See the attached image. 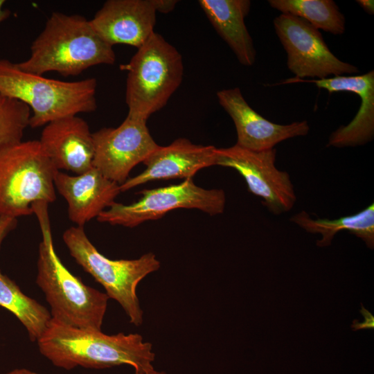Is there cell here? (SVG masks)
Listing matches in <instances>:
<instances>
[{
  "mask_svg": "<svg viewBox=\"0 0 374 374\" xmlns=\"http://www.w3.org/2000/svg\"><path fill=\"white\" fill-rule=\"evenodd\" d=\"M37 342L43 356L55 366L65 370L121 365L131 366L134 371L154 368L152 346L137 333L108 335L101 330L70 326L51 318Z\"/></svg>",
  "mask_w": 374,
  "mask_h": 374,
  "instance_id": "cell-1",
  "label": "cell"
},
{
  "mask_svg": "<svg viewBox=\"0 0 374 374\" xmlns=\"http://www.w3.org/2000/svg\"><path fill=\"white\" fill-rule=\"evenodd\" d=\"M115 61L113 46L96 33L89 20L80 15L54 12L32 42L30 56L16 64L37 75L55 71L69 77Z\"/></svg>",
  "mask_w": 374,
  "mask_h": 374,
  "instance_id": "cell-2",
  "label": "cell"
},
{
  "mask_svg": "<svg viewBox=\"0 0 374 374\" xmlns=\"http://www.w3.org/2000/svg\"><path fill=\"white\" fill-rule=\"evenodd\" d=\"M32 207L42 235L38 249L36 283L49 304L51 318L70 326L101 330L108 296L85 285L60 260L53 245L48 204L37 202Z\"/></svg>",
  "mask_w": 374,
  "mask_h": 374,
  "instance_id": "cell-3",
  "label": "cell"
},
{
  "mask_svg": "<svg viewBox=\"0 0 374 374\" xmlns=\"http://www.w3.org/2000/svg\"><path fill=\"white\" fill-rule=\"evenodd\" d=\"M97 80L89 78L63 81L24 71L16 63L0 58V94L18 100L31 110L33 128L97 108Z\"/></svg>",
  "mask_w": 374,
  "mask_h": 374,
  "instance_id": "cell-4",
  "label": "cell"
},
{
  "mask_svg": "<svg viewBox=\"0 0 374 374\" xmlns=\"http://www.w3.org/2000/svg\"><path fill=\"white\" fill-rule=\"evenodd\" d=\"M127 116L146 121L163 108L182 82L181 55L154 32L125 66Z\"/></svg>",
  "mask_w": 374,
  "mask_h": 374,
  "instance_id": "cell-5",
  "label": "cell"
},
{
  "mask_svg": "<svg viewBox=\"0 0 374 374\" xmlns=\"http://www.w3.org/2000/svg\"><path fill=\"white\" fill-rule=\"evenodd\" d=\"M57 171L39 140L0 151V215L28 216L34 213L33 204L53 203Z\"/></svg>",
  "mask_w": 374,
  "mask_h": 374,
  "instance_id": "cell-6",
  "label": "cell"
},
{
  "mask_svg": "<svg viewBox=\"0 0 374 374\" xmlns=\"http://www.w3.org/2000/svg\"><path fill=\"white\" fill-rule=\"evenodd\" d=\"M62 239L76 262L105 288L109 299L121 305L130 322L140 326L143 312L136 289L145 276L160 268L156 256L149 252L132 260L108 258L98 251L82 226L67 229Z\"/></svg>",
  "mask_w": 374,
  "mask_h": 374,
  "instance_id": "cell-7",
  "label": "cell"
},
{
  "mask_svg": "<svg viewBox=\"0 0 374 374\" xmlns=\"http://www.w3.org/2000/svg\"><path fill=\"white\" fill-rule=\"evenodd\" d=\"M140 199L130 204L114 202L96 218L100 222L134 227L163 217L178 208L198 209L211 215L224 212L226 195L221 189H205L193 179L182 183L154 189H145Z\"/></svg>",
  "mask_w": 374,
  "mask_h": 374,
  "instance_id": "cell-8",
  "label": "cell"
},
{
  "mask_svg": "<svg viewBox=\"0 0 374 374\" xmlns=\"http://www.w3.org/2000/svg\"><path fill=\"white\" fill-rule=\"evenodd\" d=\"M276 33L287 53V66L296 78H327L359 72L329 49L320 31L305 19L283 14L274 20Z\"/></svg>",
  "mask_w": 374,
  "mask_h": 374,
  "instance_id": "cell-9",
  "label": "cell"
},
{
  "mask_svg": "<svg viewBox=\"0 0 374 374\" xmlns=\"http://www.w3.org/2000/svg\"><path fill=\"white\" fill-rule=\"evenodd\" d=\"M276 150L253 151L236 144L216 149L215 165L235 169L244 179L250 193L262 199L273 214L290 211L296 196L289 174L275 166Z\"/></svg>",
  "mask_w": 374,
  "mask_h": 374,
  "instance_id": "cell-10",
  "label": "cell"
},
{
  "mask_svg": "<svg viewBox=\"0 0 374 374\" xmlns=\"http://www.w3.org/2000/svg\"><path fill=\"white\" fill-rule=\"evenodd\" d=\"M146 122L127 116L117 127H103L93 132V167L109 180L123 184L131 170L159 146Z\"/></svg>",
  "mask_w": 374,
  "mask_h": 374,
  "instance_id": "cell-11",
  "label": "cell"
},
{
  "mask_svg": "<svg viewBox=\"0 0 374 374\" xmlns=\"http://www.w3.org/2000/svg\"><path fill=\"white\" fill-rule=\"evenodd\" d=\"M217 97L235 124V144L241 148L253 151L270 150L286 139L309 132L306 121L280 125L263 118L249 105L238 87L219 91Z\"/></svg>",
  "mask_w": 374,
  "mask_h": 374,
  "instance_id": "cell-12",
  "label": "cell"
},
{
  "mask_svg": "<svg viewBox=\"0 0 374 374\" xmlns=\"http://www.w3.org/2000/svg\"><path fill=\"white\" fill-rule=\"evenodd\" d=\"M295 82L314 83L329 93L353 92L359 96L360 107L354 118L341 125L330 136L327 146L346 148L362 145L374 136V71L357 75H338L324 79H298L292 78L280 84Z\"/></svg>",
  "mask_w": 374,
  "mask_h": 374,
  "instance_id": "cell-13",
  "label": "cell"
},
{
  "mask_svg": "<svg viewBox=\"0 0 374 374\" xmlns=\"http://www.w3.org/2000/svg\"><path fill=\"white\" fill-rule=\"evenodd\" d=\"M156 13L152 0H108L89 22L110 46L138 48L154 32Z\"/></svg>",
  "mask_w": 374,
  "mask_h": 374,
  "instance_id": "cell-14",
  "label": "cell"
},
{
  "mask_svg": "<svg viewBox=\"0 0 374 374\" xmlns=\"http://www.w3.org/2000/svg\"><path fill=\"white\" fill-rule=\"evenodd\" d=\"M213 145L193 143L186 138L175 140L167 146H159L143 162L145 169L120 185L125 192L148 181L175 178L193 179L199 170L215 165Z\"/></svg>",
  "mask_w": 374,
  "mask_h": 374,
  "instance_id": "cell-15",
  "label": "cell"
},
{
  "mask_svg": "<svg viewBox=\"0 0 374 374\" xmlns=\"http://www.w3.org/2000/svg\"><path fill=\"white\" fill-rule=\"evenodd\" d=\"M92 134L86 121L71 116L46 124L39 141L57 170L80 175L93 167Z\"/></svg>",
  "mask_w": 374,
  "mask_h": 374,
  "instance_id": "cell-16",
  "label": "cell"
},
{
  "mask_svg": "<svg viewBox=\"0 0 374 374\" xmlns=\"http://www.w3.org/2000/svg\"><path fill=\"white\" fill-rule=\"evenodd\" d=\"M54 184L67 203L70 221L82 227L108 208L121 193L119 184L94 167L75 175L57 170Z\"/></svg>",
  "mask_w": 374,
  "mask_h": 374,
  "instance_id": "cell-17",
  "label": "cell"
},
{
  "mask_svg": "<svg viewBox=\"0 0 374 374\" xmlns=\"http://www.w3.org/2000/svg\"><path fill=\"white\" fill-rule=\"evenodd\" d=\"M209 21L235 53L240 63L251 66L256 51L244 23L251 1L249 0H199Z\"/></svg>",
  "mask_w": 374,
  "mask_h": 374,
  "instance_id": "cell-18",
  "label": "cell"
},
{
  "mask_svg": "<svg viewBox=\"0 0 374 374\" xmlns=\"http://www.w3.org/2000/svg\"><path fill=\"white\" fill-rule=\"evenodd\" d=\"M307 232L321 234L322 238L317 240L319 247H326L331 244L335 234L346 230L361 238L371 249L374 247V205H369L362 211L338 219H312L305 211H302L290 218Z\"/></svg>",
  "mask_w": 374,
  "mask_h": 374,
  "instance_id": "cell-19",
  "label": "cell"
},
{
  "mask_svg": "<svg viewBox=\"0 0 374 374\" xmlns=\"http://www.w3.org/2000/svg\"><path fill=\"white\" fill-rule=\"evenodd\" d=\"M0 306L12 312L26 329L32 341H37L51 320L50 312L26 295L15 281L0 270Z\"/></svg>",
  "mask_w": 374,
  "mask_h": 374,
  "instance_id": "cell-20",
  "label": "cell"
},
{
  "mask_svg": "<svg viewBox=\"0 0 374 374\" xmlns=\"http://www.w3.org/2000/svg\"><path fill=\"white\" fill-rule=\"evenodd\" d=\"M283 14L301 17L312 26L334 35L345 32V17L332 0H269Z\"/></svg>",
  "mask_w": 374,
  "mask_h": 374,
  "instance_id": "cell-21",
  "label": "cell"
},
{
  "mask_svg": "<svg viewBox=\"0 0 374 374\" xmlns=\"http://www.w3.org/2000/svg\"><path fill=\"white\" fill-rule=\"evenodd\" d=\"M30 116L26 104L0 94V151L22 141Z\"/></svg>",
  "mask_w": 374,
  "mask_h": 374,
  "instance_id": "cell-22",
  "label": "cell"
},
{
  "mask_svg": "<svg viewBox=\"0 0 374 374\" xmlns=\"http://www.w3.org/2000/svg\"><path fill=\"white\" fill-rule=\"evenodd\" d=\"M17 225V218L0 215V247L8 234L14 230Z\"/></svg>",
  "mask_w": 374,
  "mask_h": 374,
  "instance_id": "cell-23",
  "label": "cell"
},
{
  "mask_svg": "<svg viewBox=\"0 0 374 374\" xmlns=\"http://www.w3.org/2000/svg\"><path fill=\"white\" fill-rule=\"evenodd\" d=\"M156 12L168 13L175 7L177 1L175 0H152Z\"/></svg>",
  "mask_w": 374,
  "mask_h": 374,
  "instance_id": "cell-24",
  "label": "cell"
},
{
  "mask_svg": "<svg viewBox=\"0 0 374 374\" xmlns=\"http://www.w3.org/2000/svg\"><path fill=\"white\" fill-rule=\"evenodd\" d=\"M357 3L369 15L374 14V1L373 0H357Z\"/></svg>",
  "mask_w": 374,
  "mask_h": 374,
  "instance_id": "cell-25",
  "label": "cell"
},
{
  "mask_svg": "<svg viewBox=\"0 0 374 374\" xmlns=\"http://www.w3.org/2000/svg\"><path fill=\"white\" fill-rule=\"evenodd\" d=\"M3 374H41V373L27 369V368H21L13 369Z\"/></svg>",
  "mask_w": 374,
  "mask_h": 374,
  "instance_id": "cell-26",
  "label": "cell"
},
{
  "mask_svg": "<svg viewBox=\"0 0 374 374\" xmlns=\"http://www.w3.org/2000/svg\"><path fill=\"white\" fill-rule=\"evenodd\" d=\"M5 2L4 0H0V23L6 20L10 15L8 10L3 8Z\"/></svg>",
  "mask_w": 374,
  "mask_h": 374,
  "instance_id": "cell-27",
  "label": "cell"
},
{
  "mask_svg": "<svg viewBox=\"0 0 374 374\" xmlns=\"http://www.w3.org/2000/svg\"><path fill=\"white\" fill-rule=\"evenodd\" d=\"M134 374H167L164 371H158L154 370V368L148 371H134Z\"/></svg>",
  "mask_w": 374,
  "mask_h": 374,
  "instance_id": "cell-28",
  "label": "cell"
}]
</instances>
